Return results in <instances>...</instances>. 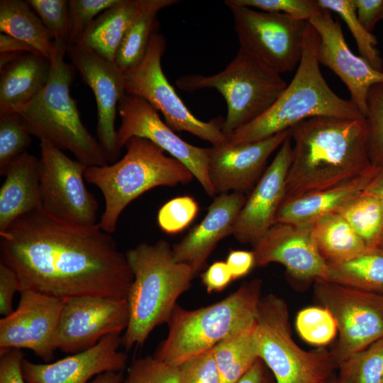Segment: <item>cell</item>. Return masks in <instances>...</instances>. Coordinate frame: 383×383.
<instances>
[{
	"label": "cell",
	"mask_w": 383,
	"mask_h": 383,
	"mask_svg": "<svg viewBox=\"0 0 383 383\" xmlns=\"http://www.w3.org/2000/svg\"><path fill=\"white\" fill-rule=\"evenodd\" d=\"M198 211V204L193 197H175L166 202L158 211V226L167 234L178 233L193 221Z\"/></svg>",
	"instance_id": "cell-40"
},
{
	"label": "cell",
	"mask_w": 383,
	"mask_h": 383,
	"mask_svg": "<svg viewBox=\"0 0 383 383\" xmlns=\"http://www.w3.org/2000/svg\"><path fill=\"white\" fill-rule=\"evenodd\" d=\"M233 4L259 9L262 11L279 13L294 18L309 21L321 8L317 0H230Z\"/></svg>",
	"instance_id": "cell-42"
},
{
	"label": "cell",
	"mask_w": 383,
	"mask_h": 383,
	"mask_svg": "<svg viewBox=\"0 0 383 383\" xmlns=\"http://www.w3.org/2000/svg\"><path fill=\"white\" fill-rule=\"evenodd\" d=\"M50 62L38 53L0 54V113H16L45 86Z\"/></svg>",
	"instance_id": "cell-24"
},
{
	"label": "cell",
	"mask_w": 383,
	"mask_h": 383,
	"mask_svg": "<svg viewBox=\"0 0 383 383\" xmlns=\"http://www.w3.org/2000/svg\"><path fill=\"white\" fill-rule=\"evenodd\" d=\"M123 383H179L177 367L155 357L135 360Z\"/></svg>",
	"instance_id": "cell-41"
},
{
	"label": "cell",
	"mask_w": 383,
	"mask_h": 383,
	"mask_svg": "<svg viewBox=\"0 0 383 383\" xmlns=\"http://www.w3.org/2000/svg\"><path fill=\"white\" fill-rule=\"evenodd\" d=\"M379 169L372 166L358 177L343 184L282 203L274 223L311 226L319 218L337 212L362 193Z\"/></svg>",
	"instance_id": "cell-25"
},
{
	"label": "cell",
	"mask_w": 383,
	"mask_h": 383,
	"mask_svg": "<svg viewBox=\"0 0 383 383\" xmlns=\"http://www.w3.org/2000/svg\"><path fill=\"white\" fill-rule=\"evenodd\" d=\"M264 362L258 358L251 368L236 383H276Z\"/></svg>",
	"instance_id": "cell-50"
},
{
	"label": "cell",
	"mask_w": 383,
	"mask_h": 383,
	"mask_svg": "<svg viewBox=\"0 0 383 383\" xmlns=\"http://www.w3.org/2000/svg\"><path fill=\"white\" fill-rule=\"evenodd\" d=\"M363 192L379 197L383 196V167L379 169Z\"/></svg>",
	"instance_id": "cell-52"
},
{
	"label": "cell",
	"mask_w": 383,
	"mask_h": 383,
	"mask_svg": "<svg viewBox=\"0 0 383 383\" xmlns=\"http://www.w3.org/2000/svg\"><path fill=\"white\" fill-rule=\"evenodd\" d=\"M232 280L231 272L223 261L213 262L201 275L202 283L209 293L223 290Z\"/></svg>",
	"instance_id": "cell-47"
},
{
	"label": "cell",
	"mask_w": 383,
	"mask_h": 383,
	"mask_svg": "<svg viewBox=\"0 0 383 383\" xmlns=\"http://www.w3.org/2000/svg\"><path fill=\"white\" fill-rule=\"evenodd\" d=\"M246 198L245 194L238 192L216 196L204 219L173 245L176 261L189 265L196 275L218 243L233 234L235 220Z\"/></svg>",
	"instance_id": "cell-23"
},
{
	"label": "cell",
	"mask_w": 383,
	"mask_h": 383,
	"mask_svg": "<svg viewBox=\"0 0 383 383\" xmlns=\"http://www.w3.org/2000/svg\"><path fill=\"white\" fill-rule=\"evenodd\" d=\"M287 84L281 74L241 48L220 72L189 74L176 81L177 87L185 91L213 89L223 96L228 111L222 131L226 138L266 112Z\"/></svg>",
	"instance_id": "cell-8"
},
{
	"label": "cell",
	"mask_w": 383,
	"mask_h": 383,
	"mask_svg": "<svg viewBox=\"0 0 383 383\" xmlns=\"http://www.w3.org/2000/svg\"><path fill=\"white\" fill-rule=\"evenodd\" d=\"M340 383H383V337L338 363Z\"/></svg>",
	"instance_id": "cell-34"
},
{
	"label": "cell",
	"mask_w": 383,
	"mask_h": 383,
	"mask_svg": "<svg viewBox=\"0 0 383 383\" xmlns=\"http://www.w3.org/2000/svg\"><path fill=\"white\" fill-rule=\"evenodd\" d=\"M165 47L164 36L155 32L143 59L123 72L126 94L145 100L160 111L173 131L188 132L212 145L226 143L227 138L222 131L224 121L219 118L208 122L198 119L167 80L161 65Z\"/></svg>",
	"instance_id": "cell-10"
},
{
	"label": "cell",
	"mask_w": 383,
	"mask_h": 383,
	"mask_svg": "<svg viewBox=\"0 0 383 383\" xmlns=\"http://www.w3.org/2000/svg\"><path fill=\"white\" fill-rule=\"evenodd\" d=\"M368 154L373 167H383V82L372 85L367 97Z\"/></svg>",
	"instance_id": "cell-38"
},
{
	"label": "cell",
	"mask_w": 383,
	"mask_h": 383,
	"mask_svg": "<svg viewBox=\"0 0 383 383\" xmlns=\"http://www.w3.org/2000/svg\"><path fill=\"white\" fill-rule=\"evenodd\" d=\"M125 254L133 279L126 297L129 318L121 344L129 350L143 345L155 327L167 323L195 275L189 265L176 261L164 240L142 243Z\"/></svg>",
	"instance_id": "cell-3"
},
{
	"label": "cell",
	"mask_w": 383,
	"mask_h": 383,
	"mask_svg": "<svg viewBox=\"0 0 383 383\" xmlns=\"http://www.w3.org/2000/svg\"><path fill=\"white\" fill-rule=\"evenodd\" d=\"M0 255L1 262L16 273L19 291L60 299H126L133 279L126 254L98 223L65 222L43 209L0 232Z\"/></svg>",
	"instance_id": "cell-1"
},
{
	"label": "cell",
	"mask_w": 383,
	"mask_h": 383,
	"mask_svg": "<svg viewBox=\"0 0 383 383\" xmlns=\"http://www.w3.org/2000/svg\"><path fill=\"white\" fill-rule=\"evenodd\" d=\"M296 328L306 343L322 347L330 343L338 333L331 313L323 306H309L299 311L296 317Z\"/></svg>",
	"instance_id": "cell-36"
},
{
	"label": "cell",
	"mask_w": 383,
	"mask_h": 383,
	"mask_svg": "<svg viewBox=\"0 0 383 383\" xmlns=\"http://www.w3.org/2000/svg\"><path fill=\"white\" fill-rule=\"evenodd\" d=\"M322 383H340V382L338 381V379L330 377L329 379H328L327 380L324 381Z\"/></svg>",
	"instance_id": "cell-54"
},
{
	"label": "cell",
	"mask_w": 383,
	"mask_h": 383,
	"mask_svg": "<svg viewBox=\"0 0 383 383\" xmlns=\"http://www.w3.org/2000/svg\"><path fill=\"white\" fill-rule=\"evenodd\" d=\"M308 22L318 35L319 64L338 76L350 92V101L366 117L368 91L372 85L383 82V71L376 70L350 50L340 23L333 18L330 11L321 8Z\"/></svg>",
	"instance_id": "cell-18"
},
{
	"label": "cell",
	"mask_w": 383,
	"mask_h": 383,
	"mask_svg": "<svg viewBox=\"0 0 383 383\" xmlns=\"http://www.w3.org/2000/svg\"><path fill=\"white\" fill-rule=\"evenodd\" d=\"M290 131L292 160L282 203L339 185L372 167L366 118L313 117Z\"/></svg>",
	"instance_id": "cell-2"
},
{
	"label": "cell",
	"mask_w": 383,
	"mask_h": 383,
	"mask_svg": "<svg viewBox=\"0 0 383 383\" xmlns=\"http://www.w3.org/2000/svg\"><path fill=\"white\" fill-rule=\"evenodd\" d=\"M326 280L383 294V251L373 249L347 262L328 265Z\"/></svg>",
	"instance_id": "cell-32"
},
{
	"label": "cell",
	"mask_w": 383,
	"mask_h": 383,
	"mask_svg": "<svg viewBox=\"0 0 383 383\" xmlns=\"http://www.w3.org/2000/svg\"><path fill=\"white\" fill-rule=\"evenodd\" d=\"M224 3L232 13L240 48L279 74L292 72L299 65L308 21L236 5L230 0Z\"/></svg>",
	"instance_id": "cell-11"
},
{
	"label": "cell",
	"mask_w": 383,
	"mask_h": 383,
	"mask_svg": "<svg viewBox=\"0 0 383 383\" xmlns=\"http://www.w3.org/2000/svg\"><path fill=\"white\" fill-rule=\"evenodd\" d=\"M126 299L84 296L65 299L55 337L57 350L74 354L94 346L101 338L126 330Z\"/></svg>",
	"instance_id": "cell-16"
},
{
	"label": "cell",
	"mask_w": 383,
	"mask_h": 383,
	"mask_svg": "<svg viewBox=\"0 0 383 383\" xmlns=\"http://www.w3.org/2000/svg\"><path fill=\"white\" fill-rule=\"evenodd\" d=\"M118 113L121 124L117 135L121 148L133 137L145 138L185 165L210 197L216 196L209 176V148L184 141L140 97L126 94L119 102Z\"/></svg>",
	"instance_id": "cell-14"
},
{
	"label": "cell",
	"mask_w": 383,
	"mask_h": 383,
	"mask_svg": "<svg viewBox=\"0 0 383 383\" xmlns=\"http://www.w3.org/2000/svg\"><path fill=\"white\" fill-rule=\"evenodd\" d=\"M226 262L235 280L245 276L255 267V257L252 250H232Z\"/></svg>",
	"instance_id": "cell-49"
},
{
	"label": "cell",
	"mask_w": 383,
	"mask_h": 383,
	"mask_svg": "<svg viewBox=\"0 0 383 383\" xmlns=\"http://www.w3.org/2000/svg\"><path fill=\"white\" fill-rule=\"evenodd\" d=\"M67 55L92 90L97 107L96 138L108 164L121 154L115 128L121 99L126 94L125 77L114 62L109 61L78 44H67Z\"/></svg>",
	"instance_id": "cell-17"
},
{
	"label": "cell",
	"mask_w": 383,
	"mask_h": 383,
	"mask_svg": "<svg viewBox=\"0 0 383 383\" xmlns=\"http://www.w3.org/2000/svg\"><path fill=\"white\" fill-rule=\"evenodd\" d=\"M314 294L333 315L338 338L331 351L336 364L383 337V294L317 279Z\"/></svg>",
	"instance_id": "cell-12"
},
{
	"label": "cell",
	"mask_w": 383,
	"mask_h": 383,
	"mask_svg": "<svg viewBox=\"0 0 383 383\" xmlns=\"http://www.w3.org/2000/svg\"><path fill=\"white\" fill-rule=\"evenodd\" d=\"M0 32L29 44L49 61L52 59L54 40L26 1H0Z\"/></svg>",
	"instance_id": "cell-30"
},
{
	"label": "cell",
	"mask_w": 383,
	"mask_h": 383,
	"mask_svg": "<svg viewBox=\"0 0 383 383\" xmlns=\"http://www.w3.org/2000/svg\"><path fill=\"white\" fill-rule=\"evenodd\" d=\"M252 328L233 333L212 349L221 383H236L259 358Z\"/></svg>",
	"instance_id": "cell-31"
},
{
	"label": "cell",
	"mask_w": 383,
	"mask_h": 383,
	"mask_svg": "<svg viewBox=\"0 0 383 383\" xmlns=\"http://www.w3.org/2000/svg\"><path fill=\"white\" fill-rule=\"evenodd\" d=\"M125 147L121 160L89 166L84 172L85 180L103 194L104 210L98 224L110 234L126 207L143 193L157 187L187 184L194 178L185 165L145 138L133 137Z\"/></svg>",
	"instance_id": "cell-5"
},
{
	"label": "cell",
	"mask_w": 383,
	"mask_h": 383,
	"mask_svg": "<svg viewBox=\"0 0 383 383\" xmlns=\"http://www.w3.org/2000/svg\"><path fill=\"white\" fill-rule=\"evenodd\" d=\"M321 8L338 13L352 33L360 55L374 68L383 71V61L376 48V37L367 31L357 18L353 0H317Z\"/></svg>",
	"instance_id": "cell-35"
},
{
	"label": "cell",
	"mask_w": 383,
	"mask_h": 383,
	"mask_svg": "<svg viewBox=\"0 0 383 383\" xmlns=\"http://www.w3.org/2000/svg\"><path fill=\"white\" fill-rule=\"evenodd\" d=\"M121 333H111L94 346L52 362L34 363L24 358L23 376L26 383H89L106 372H122L128 355L118 350Z\"/></svg>",
	"instance_id": "cell-22"
},
{
	"label": "cell",
	"mask_w": 383,
	"mask_h": 383,
	"mask_svg": "<svg viewBox=\"0 0 383 383\" xmlns=\"http://www.w3.org/2000/svg\"><path fill=\"white\" fill-rule=\"evenodd\" d=\"M380 20H383V7H382V12H381V14H380V18H379Z\"/></svg>",
	"instance_id": "cell-56"
},
{
	"label": "cell",
	"mask_w": 383,
	"mask_h": 383,
	"mask_svg": "<svg viewBox=\"0 0 383 383\" xmlns=\"http://www.w3.org/2000/svg\"><path fill=\"white\" fill-rule=\"evenodd\" d=\"M177 0H138L136 13L116 52L114 62L125 72L143 57L152 35L158 30L157 14Z\"/></svg>",
	"instance_id": "cell-29"
},
{
	"label": "cell",
	"mask_w": 383,
	"mask_h": 383,
	"mask_svg": "<svg viewBox=\"0 0 383 383\" xmlns=\"http://www.w3.org/2000/svg\"><path fill=\"white\" fill-rule=\"evenodd\" d=\"M377 249L383 251V233L378 244Z\"/></svg>",
	"instance_id": "cell-55"
},
{
	"label": "cell",
	"mask_w": 383,
	"mask_h": 383,
	"mask_svg": "<svg viewBox=\"0 0 383 383\" xmlns=\"http://www.w3.org/2000/svg\"><path fill=\"white\" fill-rule=\"evenodd\" d=\"M24 355L21 350H9L0 354V383H26L22 372Z\"/></svg>",
	"instance_id": "cell-46"
},
{
	"label": "cell",
	"mask_w": 383,
	"mask_h": 383,
	"mask_svg": "<svg viewBox=\"0 0 383 383\" xmlns=\"http://www.w3.org/2000/svg\"><path fill=\"white\" fill-rule=\"evenodd\" d=\"M381 200H382V211H383V196L381 197Z\"/></svg>",
	"instance_id": "cell-57"
},
{
	"label": "cell",
	"mask_w": 383,
	"mask_h": 383,
	"mask_svg": "<svg viewBox=\"0 0 383 383\" xmlns=\"http://www.w3.org/2000/svg\"><path fill=\"white\" fill-rule=\"evenodd\" d=\"M31 133L17 113H0V175L9 165L26 152Z\"/></svg>",
	"instance_id": "cell-37"
},
{
	"label": "cell",
	"mask_w": 383,
	"mask_h": 383,
	"mask_svg": "<svg viewBox=\"0 0 383 383\" xmlns=\"http://www.w3.org/2000/svg\"><path fill=\"white\" fill-rule=\"evenodd\" d=\"M23 52L38 53L29 44L7 34L0 33V54Z\"/></svg>",
	"instance_id": "cell-51"
},
{
	"label": "cell",
	"mask_w": 383,
	"mask_h": 383,
	"mask_svg": "<svg viewBox=\"0 0 383 383\" xmlns=\"http://www.w3.org/2000/svg\"><path fill=\"white\" fill-rule=\"evenodd\" d=\"M36 12L53 40L68 43L70 30L67 0H26Z\"/></svg>",
	"instance_id": "cell-39"
},
{
	"label": "cell",
	"mask_w": 383,
	"mask_h": 383,
	"mask_svg": "<svg viewBox=\"0 0 383 383\" xmlns=\"http://www.w3.org/2000/svg\"><path fill=\"white\" fill-rule=\"evenodd\" d=\"M20 284L16 273L0 261V314L6 316L13 311V299L19 292Z\"/></svg>",
	"instance_id": "cell-45"
},
{
	"label": "cell",
	"mask_w": 383,
	"mask_h": 383,
	"mask_svg": "<svg viewBox=\"0 0 383 383\" xmlns=\"http://www.w3.org/2000/svg\"><path fill=\"white\" fill-rule=\"evenodd\" d=\"M257 354L276 383H322L337 367L331 351H307L293 340L285 301L269 294L261 297L253 331Z\"/></svg>",
	"instance_id": "cell-9"
},
{
	"label": "cell",
	"mask_w": 383,
	"mask_h": 383,
	"mask_svg": "<svg viewBox=\"0 0 383 383\" xmlns=\"http://www.w3.org/2000/svg\"><path fill=\"white\" fill-rule=\"evenodd\" d=\"M252 247L255 267L277 262L299 280L328 278V265L316 246L311 226L275 223Z\"/></svg>",
	"instance_id": "cell-20"
},
{
	"label": "cell",
	"mask_w": 383,
	"mask_h": 383,
	"mask_svg": "<svg viewBox=\"0 0 383 383\" xmlns=\"http://www.w3.org/2000/svg\"><path fill=\"white\" fill-rule=\"evenodd\" d=\"M0 189V232L19 217L42 209L39 159L27 152L7 167Z\"/></svg>",
	"instance_id": "cell-26"
},
{
	"label": "cell",
	"mask_w": 383,
	"mask_h": 383,
	"mask_svg": "<svg viewBox=\"0 0 383 383\" xmlns=\"http://www.w3.org/2000/svg\"><path fill=\"white\" fill-rule=\"evenodd\" d=\"M318 40L316 30L308 22L302 56L293 79L266 112L234 131L227 143L259 141L313 117L365 118L350 100L338 96L327 84L317 57Z\"/></svg>",
	"instance_id": "cell-4"
},
{
	"label": "cell",
	"mask_w": 383,
	"mask_h": 383,
	"mask_svg": "<svg viewBox=\"0 0 383 383\" xmlns=\"http://www.w3.org/2000/svg\"><path fill=\"white\" fill-rule=\"evenodd\" d=\"M50 73L44 88L17 111L32 135L72 152L87 166H103L107 160L97 140L83 124L70 95L73 72L65 61L67 43L54 40Z\"/></svg>",
	"instance_id": "cell-6"
},
{
	"label": "cell",
	"mask_w": 383,
	"mask_h": 383,
	"mask_svg": "<svg viewBox=\"0 0 383 383\" xmlns=\"http://www.w3.org/2000/svg\"><path fill=\"white\" fill-rule=\"evenodd\" d=\"M40 148L42 209L65 222L79 226L96 224L98 202L84 184L88 166L70 158L46 140H40Z\"/></svg>",
	"instance_id": "cell-13"
},
{
	"label": "cell",
	"mask_w": 383,
	"mask_h": 383,
	"mask_svg": "<svg viewBox=\"0 0 383 383\" xmlns=\"http://www.w3.org/2000/svg\"><path fill=\"white\" fill-rule=\"evenodd\" d=\"M17 308L0 319V354L28 349L45 362L57 350L55 337L65 299L21 290Z\"/></svg>",
	"instance_id": "cell-15"
},
{
	"label": "cell",
	"mask_w": 383,
	"mask_h": 383,
	"mask_svg": "<svg viewBox=\"0 0 383 383\" xmlns=\"http://www.w3.org/2000/svg\"><path fill=\"white\" fill-rule=\"evenodd\" d=\"M118 0H70V37L67 44L77 43L84 30L102 12Z\"/></svg>",
	"instance_id": "cell-43"
},
{
	"label": "cell",
	"mask_w": 383,
	"mask_h": 383,
	"mask_svg": "<svg viewBox=\"0 0 383 383\" xmlns=\"http://www.w3.org/2000/svg\"><path fill=\"white\" fill-rule=\"evenodd\" d=\"M358 20L364 28L372 33L380 21L383 0H353Z\"/></svg>",
	"instance_id": "cell-48"
},
{
	"label": "cell",
	"mask_w": 383,
	"mask_h": 383,
	"mask_svg": "<svg viewBox=\"0 0 383 383\" xmlns=\"http://www.w3.org/2000/svg\"><path fill=\"white\" fill-rule=\"evenodd\" d=\"M311 232L321 256L328 265L347 262L373 250L337 212L317 219L311 226Z\"/></svg>",
	"instance_id": "cell-28"
},
{
	"label": "cell",
	"mask_w": 383,
	"mask_h": 383,
	"mask_svg": "<svg viewBox=\"0 0 383 383\" xmlns=\"http://www.w3.org/2000/svg\"><path fill=\"white\" fill-rule=\"evenodd\" d=\"M177 367L179 383H221L211 350L186 360Z\"/></svg>",
	"instance_id": "cell-44"
},
{
	"label": "cell",
	"mask_w": 383,
	"mask_h": 383,
	"mask_svg": "<svg viewBox=\"0 0 383 383\" xmlns=\"http://www.w3.org/2000/svg\"><path fill=\"white\" fill-rule=\"evenodd\" d=\"M138 6V0H118L93 21L77 43L109 61L114 62L116 52L136 13Z\"/></svg>",
	"instance_id": "cell-27"
},
{
	"label": "cell",
	"mask_w": 383,
	"mask_h": 383,
	"mask_svg": "<svg viewBox=\"0 0 383 383\" xmlns=\"http://www.w3.org/2000/svg\"><path fill=\"white\" fill-rule=\"evenodd\" d=\"M123 380L122 372H106L97 375L89 383H123Z\"/></svg>",
	"instance_id": "cell-53"
},
{
	"label": "cell",
	"mask_w": 383,
	"mask_h": 383,
	"mask_svg": "<svg viewBox=\"0 0 383 383\" xmlns=\"http://www.w3.org/2000/svg\"><path fill=\"white\" fill-rule=\"evenodd\" d=\"M292 160L290 133L247 196L237 216L232 235L239 243L253 246L274 223L277 212L284 197L286 179Z\"/></svg>",
	"instance_id": "cell-21"
},
{
	"label": "cell",
	"mask_w": 383,
	"mask_h": 383,
	"mask_svg": "<svg viewBox=\"0 0 383 383\" xmlns=\"http://www.w3.org/2000/svg\"><path fill=\"white\" fill-rule=\"evenodd\" d=\"M290 133L288 129L253 143L209 148V176L216 194L251 192L271 154Z\"/></svg>",
	"instance_id": "cell-19"
},
{
	"label": "cell",
	"mask_w": 383,
	"mask_h": 383,
	"mask_svg": "<svg viewBox=\"0 0 383 383\" xmlns=\"http://www.w3.org/2000/svg\"><path fill=\"white\" fill-rule=\"evenodd\" d=\"M370 249H377L383 233L381 197L361 193L337 211Z\"/></svg>",
	"instance_id": "cell-33"
},
{
	"label": "cell",
	"mask_w": 383,
	"mask_h": 383,
	"mask_svg": "<svg viewBox=\"0 0 383 383\" xmlns=\"http://www.w3.org/2000/svg\"><path fill=\"white\" fill-rule=\"evenodd\" d=\"M262 281L255 279L226 298L195 310L177 304L167 321L168 333L154 357L177 367L186 360L211 350L236 332L252 328L261 299Z\"/></svg>",
	"instance_id": "cell-7"
}]
</instances>
